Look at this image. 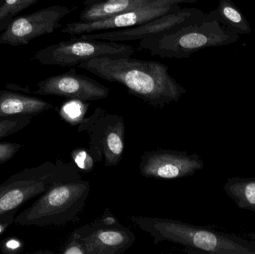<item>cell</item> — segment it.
Segmentation results:
<instances>
[{
  "instance_id": "cell-6",
  "label": "cell",
  "mask_w": 255,
  "mask_h": 254,
  "mask_svg": "<svg viewBox=\"0 0 255 254\" xmlns=\"http://www.w3.org/2000/svg\"><path fill=\"white\" fill-rule=\"evenodd\" d=\"M78 131L89 137L88 152L95 162L106 167H116L123 158L125 144V123L123 116L98 107L84 118Z\"/></svg>"
},
{
  "instance_id": "cell-11",
  "label": "cell",
  "mask_w": 255,
  "mask_h": 254,
  "mask_svg": "<svg viewBox=\"0 0 255 254\" xmlns=\"http://www.w3.org/2000/svg\"><path fill=\"white\" fill-rule=\"evenodd\" d=\"M73 233L82 242L86 254H121L133 246L136 239L120 222L109 225L100 217Z\"/></svg>"
},
{
  "instance_id": "cell-20",
  "label": "cell",
  "mask_w": 255,
  "mask_h": 254,
  "mask_svg": "<svg viewBox=\"0 0 255 254\" xmlns=\"http://www.w3.org/2000/svg\"><path fill=\"white\" fill-rule=\"evenodd\" d=\"M30 116H21L15 119L0 120V139L23 129L30 123Z\"/></svg>"
},
{
  "instance_id": "cell-17",
  "label": "cell",
  "mask_w": 255,
  "mask_h": 254,
  "mask_svg": "<svg viewBox=\"0 0 255 254\" xmlns=\"http://www.w3.org/2000/svg\"><path fill=\"white\" fill-rule=\"evenodd\" d=\"M224 190L240 209L255 213V177H230Z\"/></svg>"
},
{
  "instance_id": "cell-12",
  "label": "cell",
  "mask_w": 255,
  "mask_h": 254,
  "mask_svg": "<svg viewBox=\"0 0 255 254\" xmlns=\"http://www.w3.org/2000/svg\"><path fill=\"white\" fill-rule=\"evenodd\" d=\"M34 93L56 95L80 101H97L109 97L110 89L88 76L78 74L76 70L51 76L37 84Z\"/></svg>"
},
{
  "instance_id": "cell-9",
  "label": "cell",
  "mask_w": 255,
  "mask_h": 254,
  "mask_svg": "<svg viewBox=\"0 0 255 254\" xmlns=\"http://www.w3.org/2000/svg\"><path fill=\"white\" fill-rule=\"evenodd\" d=\"M74 8L52 5L29 14L14 18L0 34V44L27 45L33 39L51 34L61 26V21Z\"/></svg>"
},
{
  "instance_id": "cell-18",
  "label": "cell",
  "mask_w": 255,
  "mask_h": 254,
  "mask_svg": "<svg viewBox=\"0 0 255 254\" xmlns=\"http://www.w3.org/2000/svg\"><path fill=\"white\" fill-rule=\"evenodd\" d=\"M38 0H0V32H2L15 16L34 5Z\"/></svg>"
},
{
  "instance_id": "cell-22",
  "label": "cell",
  "mask_w": 255,
  "mask_h": 254,
  "mask_svg": "<svg viewBox=\"0 0 255 254\" xmlns=\"http://www.w3.org/2000/svg\"><path fill=\"white\" fill-rule=\"evenodd\" d=\"M63 254H86L85 247L81 240L72 233L65 246L61 250Z\"/></svg>"
},
{
  "instance_id": "cell-10",
  "label": "cell",
  "mask_w": 255,
  "mask_h": 254,
  "mask_svg": "<svg viewBox=\"0 0 255 254\" xmlns=\"http://www.w3.org/2000/svg\"><path fill=\"white\" fill-rule=\"evenodd\" d=\"M204 167L205 163L197 154L157 149L144 152L139 171L144 177L172 180L190 177Z\"/></svg>"
},
{
  "instance_id": "cell-23",
  "label": "cell",
  "mask_w": 255,
  "mask_h": 254,
  "mask_svg": "<svg viewBox=\"0 0 255 254\" xmlns=\"http://www.w3.org/2000/svg\"><path fill=\"white\" fill-rule=\"evenodd\" d=\"M20 148L18 143H0V166L11 160Z\"/></svg>"
},
{
  "instance_id": "cell-19",
  "label": "cell",
  "mask_w": 255,
  "mask_h": 254,
  "mask_svg": "<svg viewBox=\"0 0 255 254\" xmlns=\"http://www.w3.org/2000/svg\"><path fill=\"white\" fill-rule=\"evenodd\" d=\"M80 100L72 99L61 107L60 114L70 125H79L83 120L89 104Z\"/></svg>"
},
{
  "instance_id": "cell-16",
  "label": "cell",
  "mask_w": 255,
  "mask_h": 254,
  "mask_svg": "<svg viewBox=\"0 0 255 254\" xmlns=\"http://www.w3.org/2000/svg\"><path fill=\"white\" fill-rule=\"evenodd\" d=\"M211 20H216L236 34H249L251 26L247 17L232 0H219L217 8L208 12Z\"/></svg>"
},
{
  "instance_id": "cell-15",
  "label": "cell",
  "mask_w": 255,
  "mask_h": 254,
  "mask_svg": "<svg viewBox=\"0 0 255 254\" xmlns=\"http://www.w3.org/2000/svg\"><path fill=\"white\" fill-rule=\"evenodd\" d=\"M52 108V104L38 98L9 91L0 92V117L31 116Z\"/></svg>"
},
{
  "instance_id": "cell-14",
  "label": "cell",
  "mask_w": 255,
  "mask_h": 254,
  "mask_svg": "<svg viewBox=\"0 0 255 254\" xmlns=\"http://www.w3.org/2000/svg\"><path fill=\"white\" fill-rule=\"evenodd\" d=\"M201 0H85L79 13V21L98 20L120 12L142 7L196 3Z\"/></svg>"
},
{
  "instance_id": "cell-4",
  "label": "cell",
  "mask_w": 255,
  "mask_h": 254,
  "mask_svg": "<svg viewBox=\"0 0 255 254\" xmlns=\"http://www.w3.org/2000/svg\"><path fill=\"white\" fill-rule=\"evenodd\" d=\"M91 185L86 180H72L56 185L15 218L14 223L22 226H61L79 219Z\"/></svg>"
},
{
  "instance_id": "cell-8",
  "label": "cell",
  "mask_w": 255,
  "mask_h": 254,
  "mask_svg": "<svg viewBox=\"0 0 255 254\" xmlns=\"http://www.w3.org/2000/svg\"><path fill=\"white\" fill-rule=\"evenodd\" d=\"M206 20H211L206 12L195 7H181L176 11L170 12L136 26L77 36L85 40H108L118 43L139 41L148 37L173 32L183 27Z\"/></svg>"
},
{
  "instance_id": "cell-13",
  "label": "cell",
  "mask_w": 255,
  "mask_h": 254,
  "mask_svg": "<svg viewBox=\"0 0 255 254\" xmlns=\"http://www.w3.org/2000/svg\"><path fill=\"white\" fill-rule=\"evenodd\" d=\"M181 8L180 4H163L153 7H142L135 10L120 12L108 17L88 22H70L61 30L64 34L77 36L95 31H106L121 29L141 25L170 12Z\"/></svg>"
},
{
  "instance_id": "cell-7",
  "label": "cell",
  "mask_w": 255,
  "mask_h": 254,
  "mask_svg": "<svg viewBox=\"0 0 255 254\" xmlns=\"http://www.w3.org/2000/svg\"><path fill=\"white\" fill-rule=\"evenodd\" d=\"M74 37L40 49L34 59L43 65L70 67L99 57L131 56L135 52L133 46L124 43Z\"/></svg>"
},
{
  "instance_id": "cell-21",
  "label": "cell",
  "mask_w": 255,
  "mask_h": 254,
  "mask_svg": "<svg viewBox=\"0 0 255 254\" xmlns=\"http://www.w3.org/2000/svg\"><path fill=\"white\" fill-rule=\"evenodd\" d=\"M73 162L77 166L82 172H91L94 171V161L88 150L83 148H76L72 152Z\"/></svg>"
},
{
  "instance_id": "cell-1",
  "label": "cell",
  "mask_w": 255,
  "mask_h": 254,
  "mask_svg": "<svg viewBox=\"0 0 255 254\" xmlns=\"http://www.w3.org/2000/svg\"><path fill=\"white\" fill-rule=\"evenodd\" d=\"M79 68L109 82L121 84L151 107L178 102L187 89L174 79L166 64L130 56H103L81 63Z\"/></svg>"
},
{
  "instance_id": "cell-3",
  "label": "cell",
  "mask_w": 255,
  "mask_h": 254,
  "mask_svg": "<svg viewBox=\"0 0 255 254\" xmlns=\"http://www.w3.org/2000/svg\"><path fill=\"white\" fill-rule=\"evenodd\" d=\"M77 166L72 161L58 160L25 169L0 184V219L13 216L25 203L37 198L56 185L82 179Z\"/></svg>"
},
{
  "instance_id": "cell-5",
  "label": "cell",
  "mask_w": 255,
  "mask_h": 254,
  "mask_svg": "<svg viewBox=\"0 0 255 254\" xmlns=\"http://www.w3.org/2000/svg\"><path fill=\"white\" fill-rule=\"evenodd\" d=\"M239 34L216 20L183 27L167 34L139 40L141 49L162 58H187L198 51L237 43Z\"/></svg>"
},
{
  "instance_id": "cell-2",
  "label": "cell",
  "mask_w": 255,
  "mask_h": 254,
  "mask_svg": "<svg viewBox=\"0 0 255 254\" xmlns=\"http://www.w3.org/2000/svg\"><path fill=\"white\" fill-rule=\"evenodd\" d=\"M130 220L149 234L155 245L166 241L208 254H255V234L246 239L163 218L131 216Z\"/></svg>"
}]
</instances>
